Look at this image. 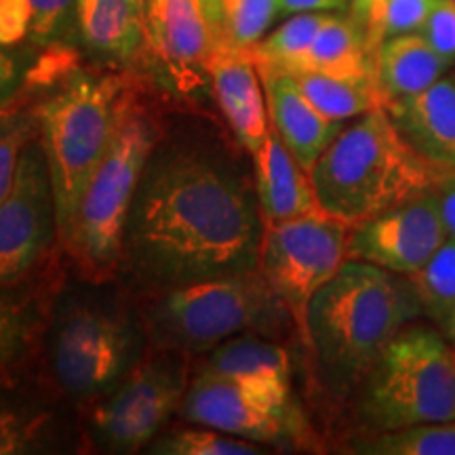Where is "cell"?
Wrapping results in <instances>:
<instances>
[{"label": "cell", "instance_id": "38", "mask_svg": "<svg viewBox=\"0 0 455 455\" xmlns=\"http://www.w3.org/2000/svg\"><path fill=\"white\" fill-rule=\"evenodd\" d=\"M348 0H281V15L323 13V11L344 9Z\"/></svg>", "mask_w": 455, "mask_h": 455}, {"label": "cell", "instance_id": "24", "mask_svg": "<svg viewBox=\"0 0 455 455\" xmlns=\"http://www.w3.org/2000/svg\"><path fill=\"white\" fill-rule=\"evenodd\" d=\"M291 76L316 110L335 123L386 108L375 76L338 78L318 72H295Z\"/></svg>", "mask_w": 455, "mask_h": 455}, {"label": "cell", "instance_id": "9", "mask_svg": "<svg viewBox=\"0 0 455 455\" xmlns=\"http://www.w3.org/2000/svg\"><path fill=\"white\" fill-rule=\"evenodd\" d=\"M190 386L186 352L152 348L114 388L89 407L93 441L112 453H138L178 413Z\"/></svg>", "mask_w": 455, "mask_h": 455}, {"label": "cell", "instance_id": "22", "mask_svg": "<svg viewBox=\"0 0 455 455\" xmlns=\"http://www.w3.org/2000/svg\"><path fill=\"white\" fill-rule=\"evenodd\" d=\"M295 72H318L338 78L373 76V53L367 47L363 26L352 15H329Z\"/></svg>", "mask_w": 455, "mask_h": 455}, {"label": "cell", "instance_id": "15", "mask_svg": "<svg viewBox=\"0 0 455 455\" xmlns=\"http://www.w3.org/2000/svg\"><path fill=\"white\" fill-rule=\"evenodd\" d=\"M209 83L224 121L244 152L253 155L270 133L264 84L251 51L221 44L209 61Z\"/></svg>", "mask_w": 455, "mask_h": 455}, {"label": "cell", "instance_id": "4", "mask_svg": "<svg viewBox=\"0 0 455 455\" xmlns=\"http://www.w3.org/2000/svg\"><path fill=\"white\" fill-rule=\"evenodd\" d=\"M57 298L47 321L49 369L57 388L91 405L150 350L144 316L106 283L84 281Z\"/></svg>", "mask_w": 455, "mask_h": 455}, {"label": "cell", "instance_id": "27", "mask_svg": "<svg viewBox=\"0 0 455 455\" xmlns=\"http://www.w3.org/2000/svg\"><path fill=\"white\" fill-rule=\"evenodd\" d=\"M355 451L371 455H455V419L382 430L375 439L358 443Z\"/></svg>", "mask_w": 455, "mask_h": 455}, {"label": "cell", "instance_id": "35", "mask_svg": "<svg viewBox=\"0 0 455 455\" xmlns=\"http://www.w3.org/2000/svg\"><path fill=\"white\" fill-rule=\"evenodd\" d=\"M30 38L28 0H0V44L13 47Z\"/></svg>", "mask_w": 455, "mask_h": 455}, {"label": "cell", "instance_id": "33", "mask_svg": "<svg viewBox=\"0 0 455 455\" xmlns=\"http://www.w3.org/2000/svg\"><path fill=\"white\" fill-rule=\"evenodd\" d=\"M30 38L36 44L53 43L76 21V0H28Z\"/></svg>", "mask_w": 455, "mask_h": 455}, {"label": "cell", "instance_id": "42", "mask_svg": "<svg viewBox=\"0 0 455 455\" xmlns=\"http://www.w3.org/2000/svg\"><path fill=\"white\" fill-rule=\"evenodd\" d=\"M4 112H7V106H4V108H0V118L4 116Z\"/></svg>", "mask_w": 455, "mask_h": 455}, {"label": "cell", "instance_id": "7", "mask_svg": "<svg viewBox=\"0 0 455 455\" xmlns=\"http://www.w3.org/2000/svg\"><path fill=\"white\" fill-rule=\"evenodd\" d=\"M161 135L156 118L133 95L110 148L84 188L70 232L61 243L84 281L106 283L121 272L131 203L148 156Z\"/></svg>", "mask_w": 455, "mask_h": 455}, {"label": "cell", "instance_id": "3", "mask_svg": "<svg viewBox=\"0 0 455 455\" xmlns=\"http://www.w3.org/2000/svg\"><path fill=\"white\" fill-rule=\"evenodd\" d=\"M445 175L403 138L386 108L341 129L310 171L323 212L352 228L432 190Z\"/></svg>", "mask_w": 455, "mask_h": 455}, {"label": "cell", "instance_id": "11", "mask_svg": "<svg viewBox=\"0 0 455 455\" xmlns=\"http://www.w3.org/2000/svg\"><path fill=\"white\" fill-rule=\"evenodd\" d=\"M60 244L47 156L38 133L17 163L9 195L0 203V289L17 287Z\"/></svg>", "mask_w": 455, "mask_h": 455}, {"label": "cell", "instance_id": "10", "mask_svg": "<svg viewBox=\"0 0 455 455\" xmlns=\"http://www.w3.org/2000/svg\"><path fill=\"white\" fill-rule=\"evenodd\" d=\"M350 232V224L323 209L264 226L258 270L291 312L299 331L310 299L348 261Z\"/></svg>", "mask_w": 455, "mask_h": 455}, {"label": "cell", "instance_id": "17", "mask_svg": "<svg viewBox=\"0 0 455 455\" xmlns=\"http://www.w3.org/2000/svg\"><path fill=\"white\" fill-rule=\"evenodd\" d=\"M195 373L230 379L266 395L291 398V358L268 335L241 333L204 352Z\"/></svg>", "mask_w": 455, "mask_h": 455}, {"label": "cell", "instance_id": "34", "mask_svg": "<svg viewBox=\"0 0 455 455\" xmlns=\"http://www.w3.org/2000/svg\"><path fill=\"white\" fill-rule=\"evenodd\" d=\"M419 34L449 61H455V0H439Z\"/></svg>", "mask_w": 455, "mask_h": 455}, {"label": "cell", "instance_id": "6", "mask_svg": "<svg viewBox=\"0 0 455 455\" xmlns=\"http://www.w3.org/2000/svg\"><path fill=\"white\" fill-rule=\"evenodd\" d=\"M152 348L204 355L241 333L275 338L291 312L259 270L156 291L141 310Z\"/></svg>", "mask_w": 455, "mask_h": 455}, {"label": "cell", "instance_id": "13", "mask_svg": "<svg viewBox=\"0 0 455 455\" xmlns=\"http://www.w3.org/2000/svg\"><path fill=\"white\" fill-rule=\"evenodd\" d=\"M449 238L436 188L401 207L352 228L348 259L369 261L392 275L411 276Z\"/></svg>", "mask_w": 455, "mask_h": 455}, {"label": "cell", "instance_id": "19", "mask_svg": "<svg viewBox=\"0 0 455 455\" xmlns=\"http://www.w3.org/2000/svg\"><path fill=\"white\" fill-rule=\"evenodd\" d=\"M386 112L426 161L455 171V76H443L415 98L392 101Z\"/></svg>", "mask_w": 455, "mask_h": 455}, {"label": "cell", "instance_id": "18", "mask_svg": "<svg viewBox=\"0 0 455 455\" xmlns=\"http://www.w3.org/2000/svg\"><path fill=\"white\" fill-rule=\"evenodd\" d=\"M253 158V181L264 226L289 221L321 209L310 173L295 161L281 138L270 129Z\"/></svg>", "mask_w": 455, "mask_h": 455}, {"label": "cell", "instance_id": "16", "mask_svg": "<svg viewBox=\"0 0 455 455\" xmlns=\"http://www.w3.org/2000/svg\"><path fill=\"white\" fill-rule=\"evenodd\" d=\"M259 78L264 84L270 129L310 173L323 152L338 138L341 123L318 112L291 74L259 70Z\"/></svg>", "mask_w": 455, "mask_h": 455}, {"label": "cell", "instance_id": "26", "mask_svg": "<svg viewBox=\"0 0 455 455\" xmlns=\"http://www.w3.org/2000/svg\"><path fill=\"white\" fill-rule=\"evenodd\" d=\"M327 20L329 15L325 13H298L284 21L281 28L261 38L251 49L258 70L293 74Z\"/></svg>", "mask_w": 455, "mask_h": 455}, {"label": "cell", "instance_id": "41", "mask_svg": "<svg viewBox=\"0 0 455 455\" xmlns=\"http://www.w3.org/2000/svg\"><path fill=\"white\" fill-rule=\"evenodd\" d=\"M204 7L209 9V13H212L215 17V21H218V28H220V4L221 0H203Z\"/></svg>", "mask_w": 455, "mask_h": 455}, {"label": "cell", "instance_id": "32", "mask_svg": "<svg viewBox=\"0 0 455 455\" xmlns=\"http://www.w3.org/2000/svg\"><path fill=\"white\" fill-rule=\"evenodd\" d=\"M36 133L38 121L34 110H7L0 118V203L13 186L21 150Z\"/></svg>", "mask_w": 455, "mask_h": 455}, {"label": "cell", "instance_id": "1", "mask_svg": "<svg viewBox=\"0 0 455 455\" xmlns=\"http://www.w3.org/2000/svg\"><path fill=\"white\" fill-rule=\"evenodd\" d=\"M255 181L230 148L196 133L156 141L131 203L121 272L146 291L258 270Z\"/></svg>", "mask_w": 455, "mask_h": 455}, {"label": "cell", "instance_id": "20", "mask_svg": "<svg viewBox=\"0 0 455 455\" xmlns=\"http://www.w3.org/2000/svg\"><path fill=\"white\" fill-rule=\"evenodd\" d=\"M453 61L432 49L419 32L392 36L373 55V76L384 104L415 98L445 76Z\"/></svg>", "mask_w": 455, "mask_h": 455}, {"label": "cell", "instance_id": "2", "mask_svg": "<svg viewBox=\"0 0 455 455\" xmlns=\"http://www.w3.org/2000/svg\"><path fill=\"white\" fill-rule=\"evenodd\" d=\"M419 312L411 283L405 287L379 266L348 259L310 299L301 335L323 382L350 390L365 382L390 341Z\"/></svg>", "mask_w": 455, "mask_h": 455}, {"label": "cell", "instance_id": "14", "mask_svg": "<svg viewBox=\"0 0 455 455\" xmlns=\"http://www.w3.org/2000/svg\"><path fill=\"white\" fill-rule=\"evenodd\" d=\"M180 413L190 424L209 426L259 445H281L295 432L291 398L204 373L192 375Z\"/></svg>", "mask_w": 455, "mask_h": 455}, {"label": "cell", "instance_id": "5", "mask_svg": "<svg viewBox=\"0 0 455 455\" xmlns=\"http://www.w3.org/2000/svg\"><path fill=\"white\" fill-rule=\"evenodd\" d=\"M133 95L121 74L78 72L34 108L53 184L60 244Z\"/></svg>", "mask_w": 455, "mask_h": 455}, {"label": "cell", "instance_id": "25", "mask_svg": "<svg viewBox=\"0 0 455 455\" xmlns=\"http://www.w3.org/2000/svg\"><path fill=\"white\" fill-rule=\"evenodd\" d=\"M44 325L41 298L20 284L0 289V378L21 363Z\"/></svg>", "mask_w": 455, "mask_h": 455}, {"label": "cell", "instance_id": "31", "mask_svg": "<svg viewBox=\"0 0 455 455\" xmlns=\"http://www.w3.org/2000/svg\"><path fill=\"white\" fill-rule=\"evenodd\" d=\"M436 4L439 0H379L363 24L369 51L375 55L388 38L422 30Z\"/></svg>", "mask_w": 455, "mask_h": 455}, {"label": "cell", "instance_id": "12", "mask_svg": "<svg viewBox=\"0 0 455 455\" xmlns=\"http://www.w3.org/2000/svg\"><path fill=\"white\" fill-rule=\"evenodd\" d=\"M220 28L203 0H146V44L167 83L192 95L209 83Z\"/></svg>", "mask_w": 455, "mask_h": 455}, {"label": "cell", "instance_id": "37", "mask_svg": "<svg viewBox=\"0 0 455 455\" xmlns=\"http://www.w3.org/2000/svg\"><path fill=\"white\" fill-rule=\"evenodd\" d=\"M436 192H439L441 213L443 221H445L447 235L455 236V171L441 180V184L436 186Z\"/></svg>", "mask_w": 455, "mask_h": 455}, {"label": "cell", "instance_id": "40", "mask_svg": "<svg viewBox=\"0 0 455 455\" xmlns=\"http://www.w3.org/2000/svg\"><path fill=\"white\" fill-rule=\"evenodd\" d=\"M443 329H445V335H447V339L451 341V344L455 346V312L451 316L447 318L445 323H443Z\"/></svg>", "mask_w": 455, "mask_h": 455}, {"label": "cell", "instance_id": "28", "mask_svg": "<svg viewBox=\"0 0 455 455\" xmlns=\"http://www.w3.org/2000/svg\"><path fill=\"white\" fill-rule=\"evenodd\" d=\"M409 283L422 312L443 325L455 312V236H449Z\"/></svg>", "mask_w": 455, "mask_h": 455}, {"label": "cell", "instance_id": "23", "mask_svg": "<svg viewBox=\"0 0 455 455\" xmlns=\"http://www.w3.org/2000/svg\"><path fill=\"white\" fill-rule=\"evenodd\" d=\"M53 411L0 386V455L44 453L55 445Z\"/></svg>", "mask_w": 455, "mask_h": 455}, {"label": "cell", "instance_id": "36", "mask_svg": "<svg viewBox=\"0 0 455 455\" xmlns=\"http://www.w3.org/2000/svg\"><path fill=\"white\" fill-rule=\"evenodd\" d=\"M21 70L20 61L9 53L7 47L0 44V108H4L20 89Z\"/></svg>", "mask_w": 455, "mask_h": 455}, {"label": "cell", "instance_id": "29", "mask_svg": "<svg viewBox=\"0 0 455 455\" xmlns=\"http://www.w3.org/2000/svg\"><path fill=\"white\" fill-rule=\"evenodd\" d=\"M148 453L155 455H259L266 453L259 443L226 435L209 426L195 424V428L171 430L158 435L148 445Z\"/></svg>", "mask_w": 455, "mask_h": 455}, {"label": "cell", "instance_id": "39", "mask_svg": "<svg viewBox=\"0 0 455 455\" xmlns=\"http://www.w3.org/2000/svg\"><path fill=\"white\" fill-rule=\"evenodd\" d=\"M379 0H350V9H352V17L358 21V24H365L367 17L371 11L378 7Z\"/></svg>", "mask_w": 455, "mask_h": 455}, {"label": "cell", "instance_id": "21", "mask_svg": "<svg viewBox=\"0 0 455 455\" xmlns=\"http://www.w3.org/2000/svg\"><path fill=\"white\" fill-rule=\"evenodd\" d=\"M76 26L93 53L131 61L146 44V0H76Z\"/></svg>", "mask_w": 455, "mask_h": 455}, {"label": "cell", "instance_id": "30", "mask_svg": "<svg viewBox=\"0 0 455 455\" xmlns=\"http://www.w3.org/2000/svg\"><path fill=\"white\" fill-rule=\"evenodd\" d=\"M278 15H281V0H221V44L251 51L266 36Z\"/></svg>", "mask_w": 455, "mask_h": 455}, {"label": "cell", "instance_id": "8", "mask_svg": "<svg viewBox=\"0 0 455 455\" xmlns=\"http://www.w3.org/2000/svg\"><path fill=\"white\" fill-rule=\"evenodd\" d=\"M363 384L361 415L378 430L455 419V348L428 329H403Z\"/></svg>", "mask_w": 455, "mask_h": 455}]
</instances>
